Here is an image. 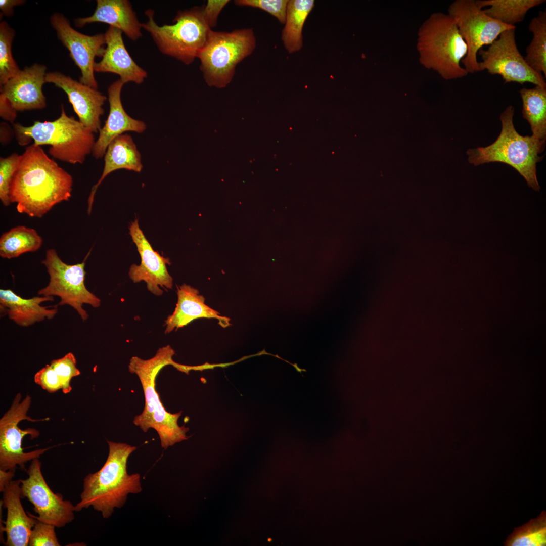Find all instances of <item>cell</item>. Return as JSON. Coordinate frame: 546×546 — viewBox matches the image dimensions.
Wrapping results in <instances>:
<instances>
[{
	"mask_svg": "<svg viewBox=\"0 0 546 546\" xmlns=\"http://www.w3.org/2000/svg\"><path fill=\"white\" fill-rule=\"evenodd\" d=\"M73 178L40 146H28L20 155L10 189L17 211L40 218L71 197Z\"/></svg>",
	"mask_w": 546,
	"mask_h": 546,
	"instance_id": "cell-1",
	"label": "cell"
},
{
	"mask_svg": "<svg viewBox=\"0 0 546 546\" xmlns=\"http://www.w3.org/2000/svg\"><path fill=\"white\" fill-rule=\"evenodd\" d=\"M107 443V459L99 471L84 478L80 500L75 506V512L92 506L101 512L103 518H108L115 508L124 506L128 494L142 490L140 475L129 474L127 471L128 459L136 447L109 440Z\"/></svg>",
	"mask_w": 546,
	"mask_h": 546,
	"instance_id": "cell-2",
	"label": "cell"
},
{
	"mask_svg": "<svg viewBox=\"0 0 546 546\" xmlns=\"http://www.w3.org/2000/svg\"><path fill=\"white\" fill-rule=\"evenodd\" d=\"M174 354L171 346L167 345L160 348L155 356L148 359L133 356L128 365L129 371L136 374L140 379L145 400L143 411L134 417L133 423L144 432L150 428L155 430L164 449L188 438L186 433L189 428L180 427L177 423L181 412L175 414L167 412L155 389V381L159 371L167 365L176 368L178 366V363L172 359Z\"/></svg>",
	"mask_w": 546,
	"mask_h": 546,
	"instance_id": "cell-3",
	"label": "cell"
},
{
	"mask_svg": "<svg viewBox=\"0 0 546 546\" xmlns=\"http://www.w3.org/2000/svg\"><path fill=\"white\" fill-rule=\"evenodd\" d=\"M416 48L421 64L443 79H456L468 75L461 65L467 46L448 14L433 13L423 22L418 31Z\"/></svg>",
	"mask_w": 546,
	"mask_h": 546,
	"instance_id": "cell-4",
	"label": "cell"
},
{
	"mask_svg": "<svg viewBox=\"0 0 546 546\" xmlns=\"http://www.w3.org/2000/svg\"><path fill=\"white\" fill-rule=\"evenodd\" d=\"M514 113L512 106L506 108L499 116L502 130L497 139L487 147L468 150V160L475 166L493 162L508 164L525 179L529 187L538 191L536 163L543 157L538 154L544 150L545 140L519 134L513 124Z\"/></svg>",
	"mask_w": 546,
	"mask_h": 546,
	"instance_id": "cell-5",
	"label": "cell"
},
{
	"mask_svg": "<svg viewBox=\"0 0 546 546\" xmlns=\"http://www.w3.org/2000/svg\"><path fill=\"white\" fill-rule=\"evenodd\" d=\"M13 124L19 145H27L33 140L36 145H49L50 155L71 164H82L86 156L92 153L96 142L94 133L67 115L63 105L60 117L54 121H35L29 126Z\"/></svg>",
	"mask_w": 546,
	"mask_h": 546,
	"instance_id": "cell-6",
	"label": "cell"
},
{
	"mask_svg": "<svg viewBox=\"0 0 546 546\" xmlns=\"http://www.w3.org/2000/svg\"><path fill=\"white\" fill-rule=\"evenodd\" d=\"M145 14L148 21L142 23V28L150 34L159 51L186 65L197 58L212 30L204 19L202 6L179 10L171 25H158L153 10Z\"/></svg>",
	"mask_w": 546,
	"mask_h": 546,
	"instance_id": "cell-7",
	"label": "cell"
},
{
	"mask_svg": "<svg viewBox=\"0 0 546 546\" xmlns=\"http://www.w3.org/2000/svg\"><path fill=\"white\" fill-rule=\"evenodd\" d=\"M255 47L251 28L231 32L211 30L197 57L206 83L217 88L226 86L234 77L237 64L250 55Z\"/></svg>",
	"mask_w": 546,
	"mask_h": 546,
	"instance_id": "cell-8",
	"label": "cell"
},
{
	"mask_svg": "<svg viewBox=\"0 0 546 546\" xmlns=\"http://www.w3.org/2000/svg\"><path fill=\"white\" fill-rule=\"evenodd\" d=\"M89 252L82 262L70 265L61 259L55 249L47 250L42 263L47 269L50 281L47 286L38 291L39 295L60 297L57 305L71 306L83 321L88 317L83 304H89L94 308H98L101 304L100 299L89 291L84 284L85 260Z\"/></svg>",
	"mask_w": 546,
	"mask_h": 546,
	"instance_id": "cell-9",
	"label": "cell"
},
{
	"mask_svg": "<svg viewBox=\"0 0 546 546\" xmlns=\"http://www.w3.org/2000/svg\"><path fill=\"white\" fill-rule=\"evenodd\" d=\"M467 46V53L461 61L468 73L479 71L477 54L483 46L490 45L504 31L515 28L487 15L474 0H456L448 9Z\"/></svg>",
	"mask_w": 546,
	"mask_h": 546,
	"instance_id": "cell-10",
	"label": "cell"
},
{
	"mask_svg": "<svg viewBox=\"0 0 546 546\" xmlns=\"http://www.w3.org/2000/svg\"><path fill=\"white\" fill-rule=\"evenodd\" d=\"M515 30L504 31L487 49L479 50L482 59L478 63L479 71L486 70L491 75H499L504 83L529 82L546 87L544 76L532 69L519 51Z\"/></svg>",
	"mask_w": 546,
	"mask_h": 546,
	"instance_id": "cell-11",
	"label": "cell"
},
{
	"mask_svg": "<svg viewBox=\"0 0 546 546\" xmlns=\"http://www.w3.org/2000/svg\"><path fill=\"white\" fill-rule=\"evenodd\" d=\"M21 395L17 394L10 408L0 420V470L14 469L17 465L25 468V463L40 456L50 447L25 452L22 447V440L26 435L31 439L37 438L39 432L34 428L21 429L19 423L23 420L35 422L47 419L34 420L27 415L31 398L29 395L20 402Z\"/></svg>",
	"mask_w": 546,
	"mask_h": 546,
	"instance_id": "cell-12",
	"label": "cell"
},
{
	"mask_svg": "<svg viewBox=\"0 0 546 546\" xmlns=\"http://www.w3.org/2000/svg\"><path fill=\"white\" fill-rule=\"evenodd\" d=\"M39 458L32 460L26 471L28 478L21 480V497L27 498L38 516L28 514L37 520L61 528L75 518V506L62 495L55 493L46 482Z\"/></svg>",
	"mask_w": 546,
	"mask_h": 546,
	"instance_id": "cell-13",
	"label": "cell"
},
{
	"mask_svg": "<svg viewBox=\"0 0 546 546\" xmlns=\"http://www.w3.org/2000/svg\"><path fill=\"white\" fill-rule=\"evenodd\" d=\"M50 23L58 39L68 50L70 57L81 71L79 82L98 89L94 74L95 59L103 56L106 45L105 34H82L73 29L68 19L59 13L51 16Z\"/></svg>",
	"mask_w": 546,
	"mask_h": 546,
	"instance_id": "cell-14",
	"label": "cell"
},
{
	"mask_svg": "<svg viewBox=\"0 0 546 546\" xmlns=\"http://www.w3.org/2000/svg\"><path fill=\"white\" fill-rule=\"evenodd\" d=\"M129 234L141 259L139 265L132 264L130 267V278L134 283L145 281L150 292L156 296L161 295L163 291L159 286L171 289L173 286L172 278L166 268V264H170L169 259L154 251L140 229L138 219L131 223Z\"/></svg>",
	"mask_w": 546,
	"mask_h": 546,
	"instance_id": "cell-15",
	"label": "cell"
},
{
	"mask_svg": "<svg viewBox=\"0 0 546 546\" xmlns=\"http://www.w3.org/2000/svg\"><path fill=\"white\" fill-rule=\"evenodd\" d=\"M46 82L54 84L67 95L79 121L94 133L101 128V117L107 97L97 89L77 81L59 72L46 74Z\"/></svg>",
	"mask_w": 546,
	"mask_h": 546,
	"instance_id": "cell-16",
	"label": "cell"
},
{
	"mask_svg": "<svg viewBox=\"0 0 546 546\" xmlns=\"http://www.w3.org/2000/svg\"><path fill=\"white\" fill-rule=\"evenodd\" d=\"M47 67L35 63L26 66L0 87V100L17 111L42 109L46 99L42 92Z\"/></svg>",
	"mask_w": 546,
	"mask_h": 546,
	"instance_id": "cell-17",
	"label": "cell"
},
{
	"mask_svg": "<svg viewBox=\"0 0 546 546\" xmlns=\"http://www.w3.org/2000/svg\"><path fill=\"white\" fill-rule=\"evenodd\" d=\"M124 84L119 79L108 88L110 109L105 124L99 131V135L92 151L93 156L96 159L104 156L107 147L117 136L127 131L141 133L146 129L144 121L130 117L123 107L121 93Z\"/></svg>",
	"mask_w": 546,
	"mask_h": 546,
	"instance_id": "cell-18",
	"label": "cell"
},
{
	"mask_svg": "<svg viewBox=\"0 0 546 546\" xmlns=\"http://www.w3.org/2000/svg\"><path fill=\"white\" fill-rule=\"evenodd\" d=\"M122 32L110 26L105 34L106 47L102 58L94 65L95 72L112 73L120 76L125 84H141L147 77V72L133 60L126 49Z\"/></svg>",
	"mask_w": 546,
	"mask_h": 546,
	"instance_id": "cell-19",
	"label": "cell"
},
{
	"mask_svg": "<svg viewBox=\"0 0 546 546\" xmlns=\"http://www.w3.org/2000/svg\"><path fill=\"white\" fill-rule=\"evenodd\" d=\"M96 2V8L92 16L75 19L74 25L77 27L100 22L118 29L133 41L142 36V23L139 21L129 1L97 0Z\"/></svg>",
	"mask_w": 546,
	"mask_h": 546,
	"instance_id": "cell-20",
	"label": "cell"
},
{
	"mask_svg": "<svg viewBox=\"0 0 546 546\" xmlns=\"http://www.w3.org/2000/svg\"><path fill=\"white\" fill-rule=\"evenodd\" d=\"M21 480H12L5 487L2 502L7 509L5 526L6 546H27L31 531L37 522L27 515L21 502Z\"/></svg>",
	"mask_w": 546,
	"mask_h": 546,
	"instance_id": "cell-21",
	"label": "cell"
},
{
	"mask_svg": "<svg viewBox=\"0 0 546 546\" xmlns=\"http://www.w3.org/2000/svg\"><path fill=\"white\" fill-rule=\"evenodd\" d=\"M177 295L174 311L165 321V333L182 328L199 318H215L223 328L231 325V319L220 315L217 311L207 306L205 298L196 288L184 284L177 287Z\"/></svg>",
	"mask_w": 546,
	"mask_h": 546,
	"instance_id": "cell-22",
	"label": "cell"
},
{
	"mask_svg": "<svg viewBox=\"0 0 546 546\" xmlns=\"http://www.w3.org/2000/svg\"><path fill=\"white\" fill-rule=\"evenodd\" d=\"M54 301L53 296H35L22 298L11 289H0L1 313L17 325L28 327L36 322L53 318L58 312L56 306H42L41 303Z\"/></svg>",
	"mask_w": 546,
	"mask_h": 546,
	"instance_id": "cell-23",
	"label": "cell"
},
{
	"mask_svg": "<svg viewBox=\"0 0 546 546\" xmlns=\"http://www.w3.org/2000/svg\"><path fill=\"white\" fill-rule=\"evenodd\" d=\"M124 169L136 172L143 169L141 155L132 138L123 134L115 138L108 145L104 155V166L98 182L93 187L88 198L87 213L90 214L98 187L113 171Z\"/></svg>",
	"mask_w": 546,
	"mask_h": 546,
	"instance_id": "cell-24",
	"label": "cell"
},
{
	"mask_svg": "<svg viewBox=\"0 0 546 546\" xmlns=\"http://www.w3.org/2000/svg\"><path fill=\"white\" fill-rule=\"evenodd\" d=\"M314 6L313 0L288 1L282 40L289 53L298 51L302 47L303 27Z\"/></svg>",
	"mask_w": 546,
	"mask_h": 546,
	"instance_id": "cell-25",
	"label": "cell"
},
{
	"mask_svg": "<svg viewBox=\"0 0 546 546\" xmlns=\"http://www.w3.org/2000/svg\"><path fill=\"white\" fill-rule=\"evenodd\" d=\"M522 103L523 117L530 125L533 136L545 140L546 87L535 85L519 90Z\"/></svg>",
	"mask_w": 546,
	"mask_h": 546,
	"instance_id": "cell-26",
	"label": "cell"
},
{
	"mask_svg": "<svg viewBox=\"0 0 546 546\" xmlns=\"http://www.w3.org/2000/svg\"><path fill=\"white\" fill-rule=\"evenodd\" d=\"M545 2V0L475 1L481 9L488 7L483 10L487 15L503 24L513 26L524 19L530 9Z\"/></svg>",
	"mask_w": 546,
	"mask_h": 546,
	"instance_id": "cell-27",
	"label": "cell"
},
{
	"mask_svg": "<svg viewBox=\"0 0 546 546\" xmlns=\"http://www.w3.org/2000/svg\"><path fill=\"white\" fill-rule=\"evenodd\" d=\"M43 240L33 229L17 226L3 233L0 237V256L12 259L28 252H34L41 246Z\"/></svg>",
	"mask_w": 546,
	"mask_h": 546,
	"instance_id": "cell-28",
	"label": "cell"
},
{
	"mask_svg": "<svg viewBox=\"0 0 546 546\" xmlns=\"http://www.w3.org/2000/svg\"><path fill=\"white\" fill-rule=\"evenodd\" d=\"M528 30L533 34L532 39L527 47L524 59L528 65L536 72L546 76V11H539L528 25Z\"/></svg>",
	"mask_w": 546,
	"mask_h": 546,
	"instance_id": "cell-29",
	"label": "cell"
},
{
	"mask_svg": "<svg viewBox=\"0 0 546 546\" xmlns=\"http://www.w3.org/2000/svg\"><path fill=\"white\" fill-rule=\"evenodd\" d=\"M506 546L546 545V512L515 528L504 543Z\"/></svg>",
	"mask_w": 546,
	"mask_h": 546,
	"instance_id": "cell-30",
	"label": "cell"
},
{
	"mask_svg": "<svg viewBox=\"0 0 546 546\" xmlns=\"http://www.w3.org/2000/svg\"><path fill=\"white\" fill-rule=\"evenodd\" d=\"M15 30L7 22L0 23V87L15 76L21 70L12 53Z\"/></svg>",
	"mask_w": 546,
	"mask_h": 546,
	"instance_id": "cell-31",
	"label": "cell"
},
{
	"mask_svg": "<svg viewBox=\"0 0 546 546\" xmlns=\"http://www.w3.org/2000/svg\"><path fill=\"white\" fill-rule=\"evenodd\" d=\"M20 155L14 153L7 157L0 158V199L5 206L11 203L10 189L17 169Z\"/></svg>",
	"mask_w": 546,
	"mask_h": 546,
	"instance_id": "cell-32",
	"label": "cell"
},
{
	"mask_svg": "<svg viewBox=\"0 0 546 546\" xmlns=\"http://www.w3.org/2000/svg\"><path fill=\"white\" fill-rule=\"evenodd\" d=\"M50 365L60 378L62 384V391L69 393L72 390L70 381L74 377L80 374L76 367V359L74 354L69 352L63 357L51 361Z\"/></svg>",
	"mask_w": 546,
	"mask_h": 546,
	"instance_id": "cell-33",
	"label": "cell"
},
{
	"mask_svg": "<svg viewBox=\"0 0 546 546\" xmlns=\"http://www.w3.org/2000/svg\"><path fill=\"white\" fill-rule=\"evenodd\" d=\"M288 0H236L235 5L261 9L285 24Z\"/></svg>",
	"mask_w": 546,
	"mask_h": 546,
	"instance_id": "cell-34",
	"label": "cell"
},
{
	"mask_svg": "<svg viewBox=\"0 0 546 546\" xmlns=\"http://www.w3.org/2000/svg\"><path fill=\"white\" fill-rule=\"evenodd\" d=\"M55 526L37 520L29 539V546H60L55 532Z\"/></svg>",
	"mask_w": 546,
	"mask_h": 546,
	"instance_id": "cell-35",
	"label": "cell"
},
{
	"mask_svg": "<svg viewBox=\"0 0 546 546\" xmlns=\"http://www.w3.org/2000/svg\"><path fill=\"white\" fill-rule=\"evenodd\" d=\"M34 379L36 384L49 393H53L63 388L60 378L50 364L47 365L37 372Z\"/></svg>",
	"mask_w": 546,
	"mask_h": 546,
	"instance_id": "cell-36",
	"label": "cell"
},
{
	"mask_svg": "<svg viewBox=\"0 0 546 546\" xmlns=\"http://www.w3.org/2000/svg\"><path fill=\"white\" fill-rule=\"evenodd\" d=\"M229 2V0H208L206 4L202 6L204 19L211 29L217 25L220 12Z\"/></svg>",
	"mask_w": 546,
	"mask_h": 546,
	"instance_id": "cell-37",
	"label": "cell"
},
{
	"mask_svg": "<svg viewBox=\"0 0 546 546\" xmlns=\"http://www.w3.org/2000/svg\"><path fill=\"white\" fill-rule=\"evenodd\" d=\"M25 2L23 0H1L0 9L3 15L11 16L13 15L14 7L22 5Z\"/></svg>",
	"mask_w": 546,
	"mask_h": 546,
	"instance_id": "cell-38",
	"label": "cell"
},
{
	"mask_svg": "<svg viewBox=\"0 0 546 546\" xmlns=\"http://www.w3.org/2000/svg\"><path fill=\"white\" fill-rule=\"evenodd\" d=\"M15 469L7 471L0 470V491L3 492L6 486L12 480Z\"/></svg>",
	"mask_w": 546,
	"mask_h": 546,
	"instance_id": "cell-39",
	"label": "cell"
}]
</instances>
